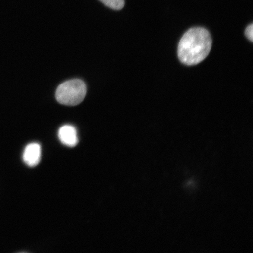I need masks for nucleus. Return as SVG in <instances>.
<instances>
[{"instance_id":"nucleus-1","label":"nucleus","mask_w":253,"mask_h":253,"mask_svg":"<svg viewBox=\"0 0 253 253\" xmlns=\"http://www.w3.org/2000/svg\"><path fill=\"white\" fill-rule=\"evenodd\" d=\"M211 36L204 28H192L186 32L179 41L178 55L183 64H199L207 58L211 48Z\"/></svg>"},{"instance_id":"nucleus-2","label":"nucleus","mask_w":253,"mask_h":253,"mask_svg":"<svg viewBox=\"0 0 253 253\" xmlns=\"http://www.w3.org/2000/svg\"><path fill=\"white\" fill-rule=\"evenodd\" d=\"M86 93L84 82L80 79H73L59 85L56 91V99L63 105L74 106L84 100Z\"/></svg>"},{"instance_id":"nucleus-3","label":"nucleus","mask_w":253,"mask_h":253,"mask_svg":"<svg viewBox=\"0 0 253 253\" xmlns=\"http://www.w3.org/2000/svg\"><path fill=\"white\" fill-rule=\"evenodd\" d=\"M58 137L63 144L69 147L76 146L78 142L77 129L71 125L62 126L58 131Z\"/></svg>"},{"instance_id":"nucleus-4","label":"nucleus","mask_w":253,"mask_h":253,"mask_svg":"<svg viewBox=\"0 0 253 253\" xmlns=\"http://www.w3.org/2000/svg\"><path fill=\"white\" fill-rule=\"evenodd\" d=\"M41 158V147L39 144L33 142L27 145L23 153L24 163L29 167H35L39 164Z\"/></svg>"},{"instance_id":"nucleus-5","label":"nucleus","mask_w":253,"mask_h":253,"mask_svg":"<svg viewBox=\"0 0 253 253\" xmlns=\"http://www.w3.org/2000/svg\"><path fill=\"white\" fill-rule=\"evenodd\" d=\"M103 4L115 10H120L124 7V0H99Z\"/></svg>"},{"instance_id":"nucleus-6","label":"nucleus","mask_w":253,"mask_h":253,"mask_svg":"<svg viewBox=\"0 0 253 253\" xmlns=\"http://www.w3.org/2000/svg\"><path fill=\"white\" fill-rule=\"evenodd\" d=\"M245 35L247 38L253 42V24L248 25L245 30Z\"/></svg>"}]
</instances>
